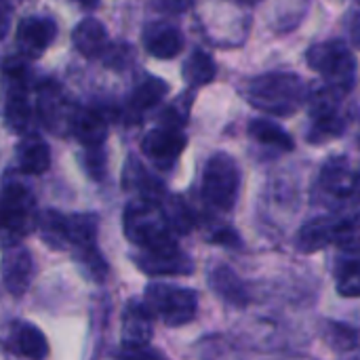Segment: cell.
I'll return each instance as SVG.
<instances>
[{
  "label": "cell",
  "instance_id": "1",
  "mask_svg": "<svg viewBox=\"0 0 360 360\" xmlns=\"http://www.w3.org/2000/svg\"><path fill=\"white\" fill-rule=\"evenodd\" d=\"M249 103L270 116H291L308 101L304 80L289 72H268L249 80L245 91Z\"/></svg>",
  "mask_w": 360,
  "mask_h": 360
},
{
  "label": "cell",
  "instance_id": "2",
  "mask_svg": "<svg viewBox=\"0 0 360 360\" xmlns=\"http://www.w3.org/2000/svg\"><path fill=\"white\" fill-rule=\"evenodd\" d=\"M122 228L124 236L139 249H154L175 243V232L169 226L162 202L135 198L124 209Z\"/></svg>",
  "mask_w": 360,
  "mask_h": 360
},
{
  "label": "cell",
  "instance_id": "3",
  "mask_svg": "<svg viewBox=\"0 0 360 360\" xmlns=\"http://www.w3.org/2000/svg\"><path fill=\"white\" fill-rule=\"evenodd\" d=\"M143 304L152 312L154 319L162 321L169 327H181L194 321L198 312V297L192 289L169 285V283H152L143 291Z\"/></svg>",
  "mask_w": 360,
  "mask_h": 360
},
{
  "label": "cell",
  "instance_id": "4",
  "mask_svg": "<svg viewBox=\"0 0 360 360\" xmlns=\"http://www.w3.org/2000/svg\"><path fill=\"white\" fill-rule=\"evenodd\" d=\"M308 65L323 74L325 82L338 89L340 93H348L356 82V59L350 49L340 40H329L314 44L308 55Z\"/></svg>",
  "mask_w": 360,
  "mask_h": 360
},
{
  "label": "cell",
  "instance_id": "5",
  "mask_svg": "<svg viewBox=\"0 0 360 360\" xmlns=\"http://www.w3.org/2000/svg\"><path fill=\"white\" fill-rule=\"evenodd\" d=\"M240 190V169L236 160L226 154H213L202 171V198L219 211H230L238 198Z\"/></svg>",
  "mask_w": 360,
  "mask_h": 360
},
{
  "label": "cell",
  "instance_id": "6",
  "mask_svg": "<svg viewBox=\"0 0 360 360\" xmlns=\"http://www.w3.org/2000/svg\"><path fill=\"white\" fill-rule=\"evenodd\" d=\"M36 198L19 181H8L2 190V232L4 247L17 245L36 226Z\"/></svg>",
  "mask_w": 360,
  "mask_h": 360
},
{
  "label": "cell",
  "instance_id": "7",
  "mask_svg": "<svg viewBox=\"0 0 360 360\" xmlns=\"http://www.w3.org/2000/svg\"><path fill=\"white\" fill-rule=\"evenodd\" d=\"M36 114L46 131L63 137L74 131L78 110L70 103L57 82H42L36 89Z\"/></svg>",
  "mask_w": 360,
  "mask_h": 360
},
{
  "label": "cell",
  "instance_id": "8",
  "mask_svg": "<svg viewBox=\"0 0 360 360\" xmlns=\"http://www.w3.org/2000/svg\"><path fill=\"white\" fill-rule=\"evenodd\" d=\"M135 264L148 276H186L194 270L190 257L177 247V240L154 249H141Z\"/></svg>",
  "mask_w": 360,
  "mask_h": 360
},
{
  "label": "cell",
  "instance_id": "9",
  "mask_svg": "<svg viewBox=\"0 0 360 360\" xmlns=\"http://www.w3.org/2000/svg\"><path fill=\"white\" fill-rule=\"evenodd\" d=\"M184 148H186V137L181 135V131L177 127H169V124H162V127L146 133V137L141 141L143 154L158 169H171L177 162Z\"/></svg>",
  "mask_w": 360,
  "mask_h": 360
},
{
  "label": "cell",
  "instance_id": "10",
  "mask_svg": "<svg viewBox=\"0 0 360 360\" xmlns=\"http://www.w3.org/2000/svg\"><path fill=\"white\" fill-rule=\"evenodd\" d=\"M34 278V259L32 255L17 245L4 247V257H2V283L4 289L19 297L27 291L30 283Z\"/></svg>",
  "mask_w": 360,
  "mask_h": 360
},
{
  "label": "cell",
  "instance_id": "11",
  "mask_svg": "<svg viewBox=\"0 0 360 360\" xmlns=\"http://www.w3.org/2000/svg\"><path fill=\"white\" fill-rule=\"evenodd\" d=\"M57 25L51 17H25L17 25V46L27 57H40L55 40Z\"/></svg>",
  "mask_w": 360,
  "mask_h": 360
},
{
  "label": "cell",
  "instance_id": "12",
  "mask_svg": "<svg viewBox=\"0 0 360 360\" xmlns=\"http://www.w3.org/2000/svg\"><path fill=\"white\" fill-rule=\"evenodd\" d=\"M152 312L143 302L131 300L122 312V346L124 348H143L152 342Z\"/></svg>",
  "mask_w": 360,
  "mask_h": 360
},
{
  "label": "cell",
  "instance_id": "13",
  "mask_svg": "<svg viewBox=\"0 0 360 360\" xmlns=\"http://www.w3.org/2000/svg\"><path fill=\"white\" fill-rule=\"evenodd\" d=\"M342 219L340 217H314L304 224L295 236V247L302 253H316L338 243Z\"/></svg>",
  "mask_w": 360,
  "mask_h": 360
},
{
  "label": "cell",
  "instance_id": "14",
  "mask_svg": "<svg viewBox=\"0 0 360 360\" xmlns=\"http://www.w3.org/2000/svg\"><path fill=\"white\" fill-rule=\"evenodd\" d=\"M319 186H321V192L333 200H346L354 194V190H359L356 175L350 171V167L344 158H331L323 167Z\"/></svg>",
  "mask_w": 360,
  "mask_h": 360
},
{
  "label": "cell",
  "instance_id": "15",
  "mask_svg": "<svg viewBox=\"0 0 360 360\" xmlns=\"http://www.w3.org/2000/svg\"><path fill=\"white\" fill-rule=\"evenodd\" d=\"M6 346L27 360H46L49 359V344L44 333L30 323H15L6 335Z\"/></svg>",
  "mask_w": 360,
  "mask_h": 360
},
{
  "label": "cell",
  "instance_id": "16",
  "mask_svg": "<svg viewBox=\"0 0 360 360\" xmlns=\"http://www.w3.org/2000/svg\"><path fill=\"white\" fill-rule=\"evenodd\" d=\"M143 46L156 59H173L184 49V40L175 25L156 21L143 30Z\"/></svg>",
  "mask_w": 360,
  "mask_h": 360
},
{
  "label": "cell",
  "instance_id": "17",
  "mask_svg": "<svg viewBox=\"0 0 360 360\" xmlns=\"http://www.w3.org/2000/svg\"><path fill=\"white\" fill-rule=\"evenodd\" d=\"M32 118H34V110L27 101L25 84L11 86L6 93V103H4L6 127L17 135H27L32 129Z\"/></svg>",
  "mask_w": 360,
  "mask_h": 360
},
{
  "label": "cell",
  "instance_id": "18",
  "mask_svg": "<svg viewBox=\"0 0 360 360\" xmlns=\"http://www.w3.org/2000/svg\"><path fill=\"white\" fill-rule=\"evenodd\" d=\"M17 165L27 175H42L51 165V150L46 141L34 133L23 135L17 146Z\"/></svg>",
  "mask_w": 360,
  "mask_h": 360
},
{
  "label": "cell",
  "instance_id": "19",
  "mask_svg": "<svg viewBox=\"0 0 360 360\" xmlns=\"http://www.w3.org/2000/svg\"><path fill=\"white\" fill-rule=\"evenodd\" d=\"M74 49L84 57H101L108 49V32L97 19H82L72 32Z\"/></svg>",
  "mask_w": 360,
  "mask_h": 360
},
{
  "label": "cell",
  "instance_id": "20",
  "mask_svg": "<svg viewBox=\"0 0 360 360\" xmlns=\"http://www.w3.org/2000/svg\"><path fill=\"white\" fill-rule=\"evenodd\" d=\"M72 133L84 148H101L108 135V124L97 110H78Z\"/></svg>",
  "mask_w": 360,
  "mask_h": 360
},
{
  "label": "cell",
  "instance_id": "21",
  "mask_svg": "<svg viewBox=\"0 0 360 360\" xmlns=\"http://www.w3.org/2000/svg\"><path fill=\"white\" fill-rule=\"evenodd\" d=\"M344 93L333 89L331 84L314 86L308 93V105H310V116L312 122H325V120H338L340 116V99Z\"/></svg>",
  "mask_w": 360,
  "mask_h": 360
},
{
  "label": "cell",
  "instance_id": "22",
  "mask_svg": "<svg viewBox=\"0 0 360 360\" xmlns=\"http://www.w3.org/2000/svg\"><path fill=\"white\" fill-rule=\"evenodd\" d=\"M124 188L127 190H135L139 194V198H146V200L160 202L165 198L162 184L156 181L154 177H150L146 173V169L139 162H133V160H129L127 169H124Z\"/></svg>",
  "mask_w": 360,
  "mask_h": 360
},
{
  "label": "cell",
  "instance_id": "23",
  "mask_svg": "<svg viewBox=\"0 0 360 360\" xmlns=\"http://www.w3.org/2000/svg\"><path fill=\"white\" fill-rule=\"evenodd\" d=\"M211 287L215 289L217 295H221L224 300H228L230 304H247L249 295H247V289L243 285V281L226 266H217L213 272H211Z\"/></svg>",
  "mask_w": 360,
  "mask_h": 360
},
{
  "label": "cell",
  "instance_id": "24",
  "mask_svg": "<svg viewBox=\"0 0 360 360\" xmlns=\"http://www.w3.org/2000/svg\"><path fill=\"white\" fill-rule=\"evenodd\" d=\"M249 133L257 139V141H262L264 146H270V148H278V150H283V152H289V150H293V139H291V135L278 124V122H274V120H270V118H255L251 124H249Z\"/></svg>",
  "mask_w": 360,
  "mask_h": 360
},
{
  "label": "cell",
  "instance_id": "25",
  "mask_svg": "<svg viewBox=\"0 0 360 360\" xmlns=\"http://www.w3.org/2000/svg\"><path fill=\"white\" fill-rule=\"evenodd\" d=\"M215 74H217L215 61L205 51H194L184 63V80L192 89L209 84L211 80H215Z\"/></svg>",
  "mask_w": 360,
  "mask_h": 360
},
{
  "label": "cell",
  "instance_id": "26",
  "mask_svg": "<svg viewBox=\"0 0 360 360\" xmlns=\"http://www.w3.org/2000/svg\"><path fill=\"white\" fill-rule=\"evenodd\" d=\"M167 93H169V86H167L165 80H160V78H146L131 93L129 105H131V110H135L139 114V112H146V110L154 108L156 103H160Z\"/></svg>",
  "mask_w": 360,
  "mask_h": 360
},
{
  "label": "cell",
  "instance_id": "27",
  "mask_svg": "<svg viewBox=\"0 0 360 360\" xmlns=\"http://www.w3.org/2000/svg\"><path fill=\"white\" fill-rule=\"evenodd\" d=\"M38 230L42 240L53 249H68V236H65V215L59 211H44L38 217Z\"/></svg>",
  "mask_w": 360,
  "mask_h": 360
},
{
  "label": "cell",
  "instance_id": "28",
  "mask_svg": "<svg viewBox=\"0 0 360 360\" xmlns=\"http://www.w3.org/2000/svg\"><path fill=\"white\" fill-rule=\"evenodd\" d=\"M162 209L167 213V219H169V226L175 234H188L192 232L194 224H196V217L192 213V209L186 205L184 198L179 196H173V198H167L162 202Z\"/></svg>",
  "mask_w": 360,
  "mask_h": 360
},
{
  "label": "cell",
  "instance_id": "29",
  "mask_svg": "<svg viewBox=\"0 0 360 360\" xmlns=\"http://www.w3.org/2000/svg\"><path fill=\"white\" fill-rule=\"evenodd\" d=\"M338 291L344 297H360V259L346 257L335 270Z\"/></svg>",
  "mask_w": 360,
  "mask_h": 360
},
{
  "label": "cell",
  "instance_id": "30",
  "mask_svg": "<svg viewBox=\"0 0 360 360\" xmlns=\"http://www.w3.org/2000/svg\"><path fill=\"white\" fill-rule=\"evenodd\" d=\"M335 245L344 251L346 257L360 259V213L354 217L342 219Z\"/></svg>",
  "mask_w": 360,
  "mask_h": 360
},
{
  "label": "cell",
  "instance_id": "31",
  "mask_svg": "<svg viewBox=\"0 0 360 360\" xmlns=\"http://www.w3.org/2000/svg\"><path fill=\"white\" fill-rule=\"evenodd\" d=\"M327 335H329L331 346L338 348V350H354L360 342L359 329H354L350 325H344V323H331Z\"/></svg>",
  "mask_w": 360,
  "mask_h": 360
},
{
  "label": "cell",
  "instance_id": "32",
  "mask_svg": "<svg viewBox=\"0 0 360 360\" xmlns=\"http://www.w3.org/2000/svg\"><path fill=\"white\" fill-rule=\"evenodd\" d=\"M103 63L112 70H127L133 59H135V53H133V46L127 44V42H114V44H108V49L103 51Z\"/></svg>",
  "mask_w": 360,
  "mask_h": 360
},
{
  "label": "cell",
  "instance_id": "33",
  "mask_svg": "<svg viewBox=\"0 0 360 360\" xmlns=\"http://www.w3.org/2000/svg\"><path fill=\"white\" fill-rule=\"evenodd\" d=\"M86 160H84V167L86 171L91 173L93 179H103L105 175V156L99 148H86Z\"/></svg>",
  "mask_w": 360,
  "mask_h": 360
},
{
  "label": "cell",
  "instance_id": "34",
  "mask_svg": "<svg viewBox=\"0 0 360 360\" xmlns=\"http://www.w3.org/2000/svg\"><path fill=\"white\" fill-rule=\"evenodd\" d=\"M4 76L11 82V86L15 84H25V63L17 57H11L4 61Z\"/></svg>",
  "mask_w": 360,
  "mask_h": 360
},
{
  "label": "cell",
  "instance_id": "35",
  "mask_svg": "<svg viewBox=\"0 0 360 360\" xmlns=\"http://www.w3.org/2000/svg\"><path fill=\"white\" fill-rule=\"evenodd\" d=\"M118 360H165L156 350H150L148 346L143 348H124L120 352Z\"/></svg>",
  "mask_w": 360,
  "mask_h": 360
},
{
  "label": "cell",
  "instance_id": "36",
  "mask_svg": "<svg viewBox=\"0 0 360 360\" xmlns=\"http://www.w3.org/2000/svg\"><path fill=\"white\" fill-rule=\"evenodd\" d=\"M8 21H11V4L6 0H2V27H0V36H6Z\"/></svg>",
  "mask_w": 360,
  "mask_h": 360
},
{
  "label": "cell",
  "instance_id": "37",
  "mask_svg": "<svg viewBox=\"0 0 360 360\" xmlns=\"http://www.w3.org/2000/svg\"><path fill=\"white\" fill-rule=\"evenodd\" d=\"M78 4L84 6V8H95L99 4V0H78Z\"/></svg>",
  "mask_w": 360,
  "mask_h": 360
},
{
  "label": "cell",
  "instance_id": "38",
  "mask_svg": "<svg viewBox=\"0 0 360 360\" xmlns=\"http://www.w3.org/2000/svg\"><path fill=\"white\" fill-rule=\"evenodd\" d=\"M356 188L360 190V171H359V175H356Z\"/></svg>",
  "mask_w": 360,
  "mask_h": 360
},
{
  "label": "cell",
  "instance_id": "39",
  "mask_svg": "<svg viewBox=\"0 0 360 360\" xmlns=\"http://www.w3.org/2000/svg\"><path fill=\"white\" fill-rule=\"evenodd\" d=\"M247 2H257V0H247Z\"/></svg>",
  "mask_w": 360,
  "mask_h": 360
}]
</instances>
